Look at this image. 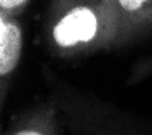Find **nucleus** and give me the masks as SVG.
I'll return each instance as SVG.
<instances>
[{"instance_id": "f257e3e1", "label": "nucleus", "mask_w": 152, "mask_h": 135, "mask_svg": "<svg viewBox=\"0 0 152 135\" xmlns=\"http://www.w3.org/2000/svg\"><path fill=\"white\" fill-rule=\"evenodd\" d=\"M45 29L59 52L83 50L117 35L110 0H51Z\"/></svg>"}, {"instance_id": "f03ea898", "label": "nucleus", "mask_w": 152, "mask_h": 135, "mask_svg": "<svg viewBox=\"0 0 152 135\" xmlns=\"http://www.w3.org/2000/svg\"><path fill=\"white\" fill-rule=\"evenodd\" d=\"M115 16V40H125L152 27V0H110Z\"/></svg>"}, {"instance_id": "7ed1b4c3", "label": "nucleus", "mask_w": 152, "mask_h": 135, "mask_svg": "<svg viewBox=\"0 0 152 135\" xmlns=\"http://www.w3.org/2000/svg\"><path fill=\"white\" fill-rule=\"evenodd\" d=\"M23 53V26L18 16L0 15V76L5 79L16 69Z\"/></svg>"}, {"instance_id": "20e7f679", "label": "nucleus", "mask_w": 152, "mask_h": 135, "mask_svg": "<svg viewBox=\"0 0 152 135\" xmlns=\"http://www.w3.org/2000/svg\"><path fill=\"white\" fill-rule=\"evenodd\" d=\"M32 0H0V15L19 16Z\"/></svg>"}, {"instance_id": "39448f33", "label": "nucleus", "mask_w": 152, "mask_h": 135, "mask_svg": "<svg viewBox=\"0 0 152 135\" xmlns=\"http://www.w3.org/2000/svg\"><path fill=\"white\" fill-rule=\"evenodd\" d=\"M11 135H47L42 129L39 127H26V129H21V130H16Z\"/></svg>"}]
</instances>
